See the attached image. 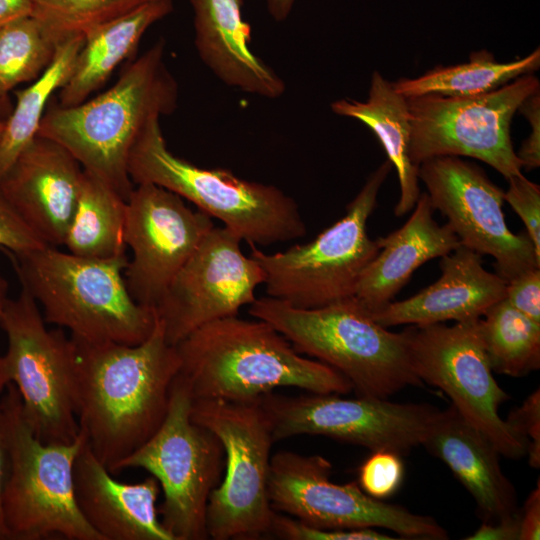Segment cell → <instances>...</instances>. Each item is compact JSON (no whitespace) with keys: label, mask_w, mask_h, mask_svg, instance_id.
Here are the masks:
<instances>
[{"label":"cell","mask_w":540,"mask_h":540,"mask_svg":"<svg viewBox=\"0 0 540 540\" xmlns=\"http://www.w3.org/2000/svg\"><path fill=\"white\" fill-rule=\"evenodd\" d=\"M32 14V0H0V27Z\"/></svg>","instance_id":"cell-43"},{"label":"cell","mask_w":540,"mask_h":540,"mask_svg":"<svg viewBox=\"0 0 540 540\" xmlns=\"http://www.w3.org/2000/svg\"><path fill=\"white\" fill-rule=\"evenodd\" d=\"M479 319L452 326L410 325L403 330L410 361L421 383L442 390L501 455L518 459L527 454V445L499 415L500 405L509 396L493 377Z\"/></svg>","instance_id":"cell-13"},{"label":"cell","mask_w":540,"mask_h":540,"mask_svg":"<svg viewBox=\"0 0 540 540\" xmlns=\"http://www.w3.org/2000/svg\"><path fill=\"white\" fill-rule=\"evenodd\" d=\"M192 403L191 391L178 373L162 424L115 470L141 468L158 481L164 497L159 517L174 540L209 539L207 505L224 469L222 444L191 418Z\"/></svg>","instance_id":"cell-10"},{"label":"cell","mask_w":540,"mask_h":540,"mask_svg":"<svg viewBox=\"0 0 540 540\" xmlns=\"http://www.w3.org/2000/svg\"><path fill=\"white\" fill-rule=\"evenodd\" d=\"M8 299V283L0 272V322L4 307Z\"/></svg>","instance_id":"cell-45"},{"label":"cell","mask_w":540,"mask_h":540,"mask_svg":"<svg viewBox=\"0 0 540 540\" xmlns=\"http://www.w3.org/2000/svg\"><path fill=\"white\" fill-rule=\"evenodd\" d=\"M297 0H266L268 14L276 22L285 21Z\"/></svg>","instance_id":"cell-44"},{"label":"cell","mask_w":540,"mask_h":540,"mask_svg":"<svg viewBox=\"0 0 540 540\" xmlns=\"http://www.w3.org/2000/svg\"><path fill=\"white\" fill-rule=\"evenodd\" d=\"M126 201L108 183L84 170L77 206L63 244L68 252L94 259L126 255Z\"/></svg>","instance_id":"cell-27"},{"label":"cell","mask_w":540,"mask_h":540,"mask_svg":"<svg viewBox=\"0 0 540 540\" xmlns=\"http://www.w3.org/2000/svg\"><path fill=\"white\" fill-rule=\"evenodd\" d=\"M175 346L179 375L193 399L255 402L280 387L319 394L353 391L341 373L303 356L264 320L238 315L218 319Z\"/></svg>","instance_id":"cell-2"},{"label":"cell","mask_w":540,"mask_h":540,"mask_svg":"<svg viewBox=\"0 0 540 540\" xmlns=\"http://www.w3.org/2000/svg\"><path fill=\"white\" fill-rule=\"evenodd\" d=\"M404 476L401 455L390 450L372 451L359 468L358 485L370 497L383 500L400 487Z\"/></svg>","instance_id":"cell-33"},{"label":"cell","mask_w":540,"mask_h":540,"mask_svg":"<svg viewBox=\"0 0 540 540\" xmlns=\"http://www.w3.org/2000/svg\"><path fill=\"white\" fill-rule=\"evenodd\" d=\"M392 168L386 160L347 205L345 215L312 241L268 254L249 245L265 274L269 297L312 309L354 296L366 267L380 251L378 239L367 233L382 183Z\"/></svg>","instance_id":"cell-8"},{"label":"cell","mask_w":540,"mask_h":540,"mask_svg":"<svg viewBox=\"0 0 540 540\" xmlns=\"http://www.w3.org/2000/svg\"><path fill=\"white\" fill-rule=\"evenodd\" d=\"M1 396L9 467L2 513L9 540H103L81 514L74 491V464L85 437L71 443L42 442L25 419L13 384Z\"/></svg>","instance_id":"cell-7"},{"label":"cell","mask_w":540,"mask_h":540,"mask_svg":"<svg viewBox=\"0 0 540 540\" xmlns=\"http://www.w3.org/2000/svg\"><path fill=\"white\" fill-rule=\"evenodd\" d=\"M6 110H7V107H4V106L0 105V120H3V119H2V114H3L4 111H6Z\"/></svg>","instance_id":"cell-46"},{"label":"cell","mask_w":540,"mask_h":540,"mask_svg":"<svg viewBox=\"0 0 540 540\" xmlns=\"http://www.w3.org/2000/svg\"><path fill=\"white\" fill-rule=\"evenodd\" d=\"M443 461L474 498L485 522L498 521L517 510L512 483L499 463V451L451 405L439 411L422 443Z\"/></svg>","instance_id":"cell-23"},{"label":"cell","mask_w":540,"mask_h":540,"mask_svg":"<svg viewBox=\"0 0 540 540\" xmlns=\"http://www.w3.org/2000/svg\"><path fill=\"white\" fill-rule=\"evenodd\" d=\"M511 429L521 437L527 445L529 465L540 466V391L535 390L517 408L512 410L506 419Z\"/></svg>","instance_id":"cell-36"},{"label":"cell","mask_w":540,"mask_h":540,"mask_svg":"<svg viewBox=\"0 0 540 540\" xmlns=\"http://www.w3.org/2000/svg\"><path fill=\"white\" fill-rule=\"evenodd\" d=\"M47 245L17 214L0 191V248L24 253Z\"/></svg>","instance_id":"cell-37"},{"label":"cell","mask_w":540,"mask_h":540,"mask_svg":"<svg viewBox=\"0 0 540 540\" xmlns=\"http://www.w3.org/2000/svg\"><path fill=\"white\" fill-rule=\"evenodd\" d=\"M331 472L320 455L275 453L268 481L273 510L320 529L384 528L401 539H448L434 518L370 497L357 482L334 483Z\"/></svg>","instance_id":"cell-14"},{"label":"cell","mask_w":540,"mask_h":540,"mask_svg":"<svg viewBox=\"0 0 540 540\" xmlns=\"http://www.w3.org/2000/svg\"><path fill=\"white\" fill-rule=\"evenodd\" d=\"M194 44L202 62L229 87L277 99L284 80L250 48L251 28L243 19L244 0H189Z\"/></svg>","instance_id":"cell-22"},{"label":"cell","mask_w":540,"mask_h":540,"mask_svg":"<svg viewBox=\"0 0 540 540\" xmlns=\"http://www.w3.org/2000/svg\"><path fill=\"white\" fill-rule=\"evenodd\" d=\"M240 244L233 232L214 226L176 274L155 307L170 344L207 323L237 316L256 300L265 274Z\"/></svg>","instance_id":"cell-17"},{"label":"cell","mask_w":540,"mask_h":540,"mask_svg":"<svg viewBox=\"0 0 540 540\" xmlns=\"http://www.w3.org/2000/svg\"><path fill=\"white\" fill-rule=\"evenodd\" d=\"M249 314L272 325L299 353L341 373L357 396L388 399L422 384L404 331L377 323L354 297L303 309L266 296L250 304Z\"/></svg>","instance_id":"cell-5"},{"label":"cell","mask_w":540,"mask_h":540,"mask_svg":"<svg viewBox=\"0 0 540 540\" xmlns=\"http://www.w3.org/2000/svg\"><path fill=\"white\" fill-rule=\"evenodd\" d=\"M172 11V0H153L86 34L73 71L59 90V104L69 107L87 100L135 53L149 27Z\"/></svg>","instance_id":"cell-25"},{"label":"cell","mask_w":540,"mask_h":540,"mask_svg":"<svg viewBox=\"0 0 540 540\" xmlns=\"http://www.w3.org/2000/svg\"><path fill=\"white\" fill-rule=\"evenodd\" d=\"M177 103L178 84L159 39L103 93L74 106L48 105L37 135L63 146L127 200L134 188L128 159L135 141L152 119L172 114Z\"/></svg>","instance_id":"cell-3"},{"label":"cell","mask_w":540,"mask_h":540,"mask_svg":"<svg viewBox=\"0 0 540 540\" xmlns=\"http://www.w3.org/2000/svg\"><path fill=\"white\" fill-rule=\"evenodd\" d=\"M3 390L0 389V540H8V534L4 525L2 513V496L7 479L9 467V451L6 434L4 415L1 405V395Z\"/></svg>","instance_id":"cell-42"},{"label":"cell","mask_w":540,"mask_h":540,"mask_svg":"<svg viewBox=\"0 0 540 540\" xmlns=\"http://www.w3.org/2000/svg\"><path fill=\"white\" fill-rule=\"evenodd\" d=\"M70 338L79 431L113 474L162 424L180 369L178 352L158 318L150 336L135 345Z\"/></svg>","instance_id":"cell-1"},{"label":"cell","mask_w":540,"mask_h":540,"mask_svg":"<svg viewBox=\"0 0 540 540\" xmlns=\"http://www.w3.org/2000/svg\"><path fill=\"white\" fill-rule=\"evenodd\" d=\"M177 194L154 184L135 185L126 201L124 242L132 251L124 271L141 305L157 306L168 286L214 227Z\"/></svg>","instance_id":"cell-18"},{"label":"cell","mask_w":540,"mask_h":540,"mask_svg":"<svg viewBox=\"0 0 540 540\" xmlns=\"http://www.w3.org/2000/svg\"><path fill=\"white\" fill-rule=\"evenodd\" d=\"M191 418L214 433L224 450V475L207 505L209 539L270 536L276 513L268 495L274 439L259 401L193 399Z\"/></svg>","instance_id":"cell-9"},{"label":"cell","mask_w":540,"mask_h":540,"mask_svg":"<svg viewBox=\"0 0 540 540\" xmlns=\"http://www.w3.org/2000/svg\"><path fill=\"white\" fill-rule=\"evenodd\" d=\"M331 109L337 115L361 121L379 139L399 180L400 196L394 214L400 217L411 211L420 188L418 167L409 156L411 121L407 98L375 71L365 101L340 99L331 103Z\"/></svg>","instance_id":"cell-26"},{"label":"cell","mask_w":540,"mask_h":540,"mask_svg":"<svg viewBox=\"0 0 540 540\" xmlns=\"http://www.w3.org/2000/svg\"><path fill=\"white\" fill-rule=\"evenodd\" d=\"M508 180L506 201L523 221L536 254L540 256V187L522 174Z\"/></svg>","instance_id":"cell-35"},{"label":"cell","mask_w":540,"mask_h":540,"mask_svg":"<svg viewBox=\"0 0 540 540\" xmlns=\"http://www.w3.org/2000/svg\"><path fill=\"white\" fill-rule=\"evenodd\" d=\"M504 299L516 310L540 323V268L527 270L507 282Z\"/></svg>","instance_id":"cell-38"},{"label":"cell","mask_w":540,"mask_h":540,"mask_svg":"<svg viewBox=\"0 0 540 540\" xmlns=\"http://www.w3.org/2000/svg\"><path fill=\"white\" fill-rule=\"evenodd\" d=\"M519 540H538L540 538V485L529 494L519 512Z\"/></svg>","instance_id":"cell-41"},{"label":"cell","mask_w":540,"mask_h":540,"mask_svg":"<svg viewBox=\"0 0 540 540\" xmlns=\"http://www.w3.org/2000/svg\"><path fill=\"white\" fill-rule=\"evenodd\" d=\"M4 122H5V120H0V138H1V135H2V132H3V128H4Z\"/></svg>","instance_id":"cell-47"},{"label":"cell","mask_w":540,"mask_h":540,"mask_svg":"<svg viewBox=\"0 0 540 540\" xmlns=\"http://www.w3.org/2000/svg\"><path fill=\"white\" fill-rule=\"evenodd\" d=\"M518 111L528 120L531 132L516 154L522 168L532 170L540 165V91L527 97Z\"/></svg>","instance_id":"cell-39"},{"label":"cell","mask_w":540,"mask_h":540,"mask_svg":"<svg viewBox=\"0 0 540 540\" xmlns=\"http://www.w3.org/2000/svg\"><path fill=\"white\" fill-rule=\"evenodd\" d=\"M537 91L539 80L526 74L482 95L407 98L412 163L419 167L437 156H466L490 165L506 179L522 174L511 121L522 102Z\"/></svg>","instance_id":"cell-12"},{"label":"cell","mask_w":540,"mask_h":540,"mask_svg":"<svg viewBox=\"0 0 540 540\" xmlns=\"http://www.w3.org/2000/svg\"><path fill=\"white\" fill-rule=\"evenodd\" d=\"M418 177L460 245L493 257L496 273L506 283L540 268V256L526 231L513 233L507 226L504 191L480 167L458 156H437L419 165Z\"/></svg>","instance_id":"cell-16"},{"label":"cell","mask_w":540,"mask_h":540,"mask_svg":"<svg viewBox=\"0 0 540 540\" xmlns=\"http://www.w3.org/2000/svg\"><path fill=\"white\" fill-rule=\"evenodd\" d=\"M270 536L285 540H393L396 537L375 528L320 529L309 526L283 513L276 512Z\"/></svg>","instance_id":"cell-34"},{"label":"cell","mask_w":540,"mask_h":540,"mask_svg":"<svg viewBox=\"0 0 540 540\" xmlns=\"http://www.w3.org/2000/svg\"><path fill=\"white\" fill-rule=\"evenodd\" d=\"M83 43L82 35L61 41L45 71L27 88L15 92V106L0 138V180L37 136L47 103L68 81Z\"/></svg>","instance_id":"cell-29"},{"label":"cell","mask_w":540,"mask_h":540,"mask_svg":"<svg viewBox=\"0 0 540 540\" xmlns=\"http://www.w3.org/2000/svg\"><path fill=\"white\" fill-rule=\"evenodd\" d=\"M74 491L81 514L103 540H174L156 507L158 481H118L86 440L74 464Z\"/></svg>","instance_id":"cell-20"},{"label":"cell","mask_w":540,"mask_h":540,"mask_svg":"<svg viewBox=\"0 0 540 540\" xmlns=\"http://www.w3.org/2000/svg\"><path fill=\"white\" fill-rule=\"evenodd\" d=\"M482 255L460 245L441 257V276L414 296L370 314L383 327L428 325L481 318L505 298L506 282L483 267Z\"/></svg>","instance_id":"cell-21"},{"label":"cell","mask_w":540,"mask_h":540,"mask_svg":"<svg viewBox=\"0 0 540 540\" xmlns=\"http://www.w3.org/2000/svg\"><path fill=\"white\" fill-rule=\"evenodd\" d=\"M274 442L298 435H321L372 451L401 456L422 445L440 410L424 404L340 394L285 396L270 392L259 400Z\"/></svg>","instance_id":"cell-15"},{"label":"cell","mask_w":540,"mask_h":540,"mask_svg":"<svg viewBox=\"0 0 540 540\" xmlns=\"http://www.w3.org/2000/svg\"><path fill=\"white\" fill-rule=\"evenodd\" d=\"M153 0H32L33 16L61 42L85 37L96 27Z\"/></svg>","instance_id":"cell-32"},{"label":"cell","mask_w":540,"mask_h":540,"mask_svg":"<svg viewBox=\"0 0 540 540\" xmlns=\"http://www.w3.org/2000/svg\"><path fill=\"white\" fill-rule=\"evenodd\" d=\"M57 37L35 16L0 27V105L17 85L37 79L51 63Z\"/></svg>","instance_id":"cell-31"},{"label":"cell","mask_w":540,"mask_h":540,"mask_svg":"<svg viewBox=\"0 0 540 540\" xmlns=\"http://www.w3.org/2000/svg\"><path fill=\"white\" fill-rule=\"evenodd\" d=\"M520 520L516 515L494 521H483L479 528L466 540H519Z\"/></svg>","instance_id":"cell-40"},{"label":"cell","mask_w":540,"mask_h":540,"mask_svg":"<svg viewBox=\"0 0 540 540\" xmlns=\"http://www.w3.org/2000/svg\"><path fill=\"white\" fill-rule=\"evenodd\" d=\"M7 350L0 356V389L13 384L24 416L44 443H71L79 435L75 412V351L63 330L48 329L41 310L21 287L0 322Z\"/></svg>","instance_id":"cell-11"},{"label":"cell","mask_w":540,"mask_h":540,"mask_svg":"<svg viewBox=\"0 0 540 540\" xmlns=\"http://www.w3.org/2000/svg\"><path fill=\"white\" fill-rule=\"evenodd\" d=\"M427 193H420L407 222L378 238L380 251L362 273L354 299L370 314L392 302L422 264L441 258L460 246L446 223L440 226Z\"/></svg>","instance_id":"cell-24"},{"label":"cell","mask_w":540,"mask_h":540,"mask_svg":"<svg viewBox=\"0 0 540 540\" xmlns=\"http://www.w3.org/2000/svg\"><path fill=\"white\" fill-rule=\"evenodd\" d=\"M5 252L45 322L68 329L70 337L135 345L152 333L157 315L131 295L124 277L127 255L94 259L53 246Z\"/></svg>","instance_id":"cell-4"},{"label":"cell","mask_w":540,"mask_h":540,"mask_svg":"<svg viewBox=\"0 0 540 540\" xmlns=\"http://www.w3.org/2000/svg\"><path fill=\"white\" fill-rule=\"evenodd\" d=\"M152 119L135 141L128 159L134 185L154 184L216 218L249 245L267 246L306 235L296 201L273 185L242 179L223 168H202L167 147Z\"/></svg>","instance_id":"cell-6"},{"label":"cell","mask_w":540,"mask_h":540,"mask_svg":"<svg viewBox=\"0 0 540 540\" xmlns=\"http://www.w3.org/2000/svg\"><path fill=\"white\" fill-rule=\"evenodd\" d=\"M540 66L539 48L524 58L501 63L487 51L473 52L469 61L452 66H438L413 78L392 83L406 98L424 95L470 97L494 91L516 78L532 74Z\"/></svg>","instance_id":"cell-28"},{"label":"cell","mask_w":540,"mask_h":540,"mask_svg":"<svg viewBox=\"0 0 540 540\" xmlns=\"http://www.w3.org/2000/svg\"><path fill=\"white\" fill-rule=\"evenodd\" d=\"M479 327L493 372L523 377L539 369L540 323L502 299L479 319Z\"/></svg>","instance_id":"cell-30"},{"label":"cell","mask_w":540,"mask_h":540,"mask_svg":"<svg viewBox=\"0 0 540 540\" xmlns=\"http://www.w3.org/2000/svg\"><path fill=\"white\" fill-rule=\"evenodd\" d=\"M84 169L63 146L37 135L0 180V191L49 246L64 244Z\"/></svg>","instance_id":"cell-19"}]
</instances>
